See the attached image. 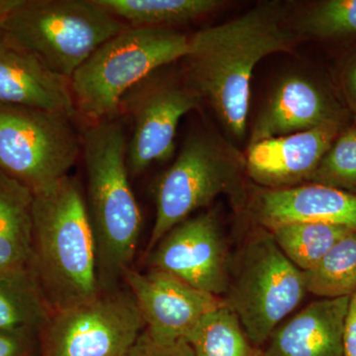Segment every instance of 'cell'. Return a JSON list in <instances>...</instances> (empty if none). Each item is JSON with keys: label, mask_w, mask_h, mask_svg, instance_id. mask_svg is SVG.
Listing matches in <instances>:
<instances>
[{"label": "cell", "mask_w": 356, "mask_h": 356, "mask_svg": "<svg viewBox=\"0 0 356 356\" xmlns=\"http://www.w3.org/2000/svg\"><path fill=\"white\" fill-rule=\"evenodd\" d=\"M51 315L29 266L0 269V331L40 334Z\"/></svg>", "instance_id": "cell-18"}, {"label": "cell", "mask_w": 356, "mask_h": 356, "mask_svg": "<svg viewBox=\"0 0 356 356\" xmlns=\"http://www.w3.org/2000/svg\"><path fill=\"white\" fill-rule=\"evenodd\" d=\"M250 212L262 228L290 222H320L356 231V196L317 184L255 193Z\"/></svg>", "instance_id": "cell-15"}, {"label": "cell", "mask_w": 356, "mask_h": 356, "mask_svg": "<svg viewBox=\"0 0 356 356\" xmlns=\"http://www.w3.org/2000/svg\"><path fill=\"white\" fill-rule=\"evenodd\" d=\"M348 125L325 124L306 132L252 145L248 147L245 172L255 184L266 189L291 188L304 182L309 184L334 140Z\"/></svg>", "instance_id": "cell-14"}, {"label": "cell", "mask_w": 356, "mask_h": 356, "mask_svg": "<svg viewBox=\"0 0 356 356\" xmlns=\"http://www.w3.org/2000/svg\"><path fill=\"white\" fill-rule=\"evenodd\" d=\"M0 103L76 115L70 81L0 30Z\"/></svg>", "instance_id": "cell-16"}, {"label": "cell", "mask_w": 356, "mask_h": 356, "mask_svg": "<svg viewBox=\"0 0 356 356\" xmlns=\"http://www.w3.org/2000/svg\"><path fill=\"white\" fill-rule=\"evenodd\" d=\"M74 117L0 103V170L34 194L69 177L81 153Z\"/></svg>", "instance_id": "cell-8"}, {"label": "cell", "mask_w": 356, "mask_h": 356, "mask_svg": "<svg viewBox=\"0 0 356 356\" xmlns=\"http://www.w3.org/2000/svg\"><path fill=\"white\" fill-rule=\"evenodd\" d=\"M151 76L133 88L121 103L120 110L127 112L133 123L127 156L131 177L142 175L154 163L172 158L180 120L202 102L186 81L180 83Z\"/></svg>", "instance_id": "cell-10"}, {"label": "cell", "mask_w": 356, "mask_h": 356, "mask_svg": "<svg viewBox=\"0 0 356 356\" xmlns=\"http://www.w3.org/2000/svg\"><path fill=\"white\" fill-rule=\"evenodd\" d=\"M189 38L170 28L128 26L70 79L76 114L93 123L116 118L122 100L133 88L161 67L186 57Z\"/></svg>", "instance_id": "cell-4"}, {"label": "cell", "mask_w": 356, "mask_h": 356, "mask_svg": "<svg viewBox=\"0 0 356 356\" xmlns=\"http://www.w3.org/2000/svg\"><path fill=\"white\" fill-rule=\"evenodd\" d=\"M19 3L20 0H0V23L6 19Z\"/></svg>", "instance_id": "cell-30"}, {"label": "cell", "mask_w": 356, "mask_h": 356, "mask_svg": "<svg viewBox=\"0 0 356 356\" xmlns=\"http://www.w3.org/2000/svg\"><path fill=\"white\" fill-rule=\"evenodd\" d=\"M127 27L96 0H20L0 23L14 43L70 81L100 46Z\"/></svg>", "instance_id": "cell-5"}, {"label": "cell", "mask_w": 356, "mask_h": 356, "mask_svg": "<svg viewBox=\"0 0 356 356\" xmlns=\"http://www.w3.org/2000/svg\"><path fill=\"white\" fill-rule=\"evenodd\" d=\"M304 275L307 291L320 298L350 297L356 291V231L339 240Z\"/></svg>", "instance_id": "cell-23"}, {"label": "cell", "mask_w": 356, "mask_h": 356, "mask_svg": "<svg viewBox=\"0 0 356 356\" xmlns=\"http://www.w3.org/2000/svg\"><path fill=\"white\" fill-rule=\"evenodd\" d=\"M307 292L303 271L262 228L231 259L228 289L222 299L240 320L250 341L262 348Z\"/></svg>", "instance_id": "cell-6"}, {"label": "cell", "mask_w": 356, "mask_h": 356, "mask_svg": "<svg viewBox=\"0 0 356 356\" xmlns=\"http://www.w3.org/2000/svg\"><path fill=\"white\" fill-rule=\"evenodd\" d=\"M317 184L356 196V126L343 129L312 175Z\"/></svg>", "instance_id": "cell-25"}, {"label": "cell", "mask_w": 356, "mask_h": 356, "mask_svg": "<svg viewBox=\"0 0 356 356\" xmlns=\"http://www.w3.org/2000/svg\"><path fill=\"white\" fill-rule=\"evenodd\" d=\"M353 124H355V125L356 126V116H353Z\"/></svg>", "instance_id": "cell-31"}, {"label": "cell", "mask_w": 356, "mask_h": 356, "mask_svg": "<svg viewBox=\"0 0 356 356\" xmlns=\"http://www.w3.org/2000/svg\"><path fill=\"white\" fill-rule=\"evenodd\" d=\"M294 43L282 6L264 2L236 19L191 37L184 58L185 81L209 103L227 131L243 139L255 67L267 56L291 50Z\"/></svg>", "instance_id": "cell-1"}, {"label": "cell", "mask_w": 356, "mask_h": 356, "mask_svg": "<svg viewBox=\"0 0 356 356\" xmlns=\"http://www.w3.org/2000/svg\"><path fill=\"white\" fill-rule=\"evenodd\" d=\"M353 120L341 96L329 84L307 76H287L275 86L257 115L248 147L325 124L348 125Z\"/></svg>", "instance_id": "cell-13"}, {"label": "cell", "mask_w": 356, "mask_h": 356, "mask_svg": "<svg viewBox=\"0 0 356 356\" xmlns=\"http://www.w3.org/2000/svg\"><path fill=\"white\" fill-rule=\"evenodd\" d=\"M34 198L28 187L0 170V269L29 264Z\"/></svg>", "instance_id": "cell-19"}, {"label": "cell", "mask_w": 356, "mask_h": 356, "mask_svg": "<svg viewBox=\"0 0 356 356\" xmlns=\"http://www.w3.org/2000/svg\"><path fill=\"white\" fill-rule=\"evenodd\" d=\"M29 266L53 313L103 291L86 196L76 177L34 194Z\"/></svg>", "instance_id": "cell-2"}, {"label": "cell", "mask_w": 356, "mask_h": 356, "mask_svg": "<svg viewBox=\"0 0 356 356\" xmlns=\"http://www.w3.org/2000/svg\"><path fill=\"white\" fill-rule=\"evenodd\" d=\"M344 356H356V291L350 296L343 327Z\"/></svg>", "instance_id": "cell-29"}, {"label": "cell", "mask_w": 356, "mask_h": 356, "mask_svg": "<svg viewBox=\"0 0 356 356\" xmlns=\"http://www.w3.org/2000/svg\"><path fill=\"white\" fill-rule=\"evenodd\" d=\"M287 259L306 273L351 229L320 222H290L267 229Z\"/></svg>", "instance_id": "cell-22"}, {"label": "cell", "mask_w": 356, "mask_h": 356, "mask_svg": "<svg viewBox=\"0 0 356 356\" xmlns=\"http://www.w3.org/2000/svg\"><path fill=\"white\" fill-rule=\"evenodd\" d=\"M0 356H40L39 334L0 331Z\"/></svg>", "instance_id": "cell-27"}, {"label": "cell", "mask_w": 356, "mask_h": 356, "mask_svg": "<svg viewBox=\"0 0 356 356\" xmlns=\"http://www.w3.org/2000/svg\"><path fill=\"white\" fill-rule=\"evenodd\" d=\"M339 84L343 104L353 116H356V49L344 60Z\"/></svg>", "instance_id": "cell-28"}, {"label": "cell", "mask_w": 356, "mask_h": 356, "mask_svg": "<svg viewBox=\"0 0 356 356\" xmlns=\"http://www.w3.org/2000/svg\"><path fill=\"white\" fill-rule=\"evenodd\" d=\"M98 4L129 27L170 28L214 13L217 0H96ZM124 23V22H123Z\"/></svg>", "instance_id": "cell-20"}, {"label": "cell", "mask_w": 356, "mask_h": 356, "mask_svg": "<svg viewBox=\"0 0 356 356\" xmlns=\"http://www.w3.org/2000/svg\"><path fill=\"white\" fill-rule=\"evenodd\" d=\"M145 331L125 285L55 312L39 334L40 356H127Z\"/></svg>", "instance_id": "cell-9"}, {"label": "cell", "mask_w": 356, "mask_h": 356, "mask_svg": "<svg viewBox=\"0 0 356 356\" xmlns=\"http://www.w3.org/2000/svg\"><path fill=\"white\" fill-rule=\"evenodd\" d=\"M127 356H196L184 339L161 343L143 332Z\"/></svg>", "instance_id": "cell-26"}, {"label": "cell", "mask_w": 356, "mask_h": 356, "mask_svg": "<svg viewBox=\"0 0 356 356\" xmlns=\"http://www.w3.org/2000/svg\"><path fill=\"white\" fill-rule=\"evenodd\" d=\"M300 30L322 41H356V0L317 2L304 14Z\"/></svg>", "instance_id": "cell-24"}, {"label": "cell", "mask_w": 356, "mask_h": 356, "mask_svg": "<svg viewBox=\"0 0 356 356\" xmlns=\"http://www.w3.org/2000/svg\"><path fill=\"white\" fill-rule=\"evenodd\" d=\"M149 268L172 274L192 286L224 297L228 289V245L213 212L180 222L151 250Z\"/></svg>", "instance_id": "cell-11"}, {"label": "cell", "mask_w": 356, "mask_h": 356, "mask_svg": "<svg viewBox=\"0 0 356 356\" xmlns=\"http://www.w3.org/2000/svg\"><path fill=\"white\" fill-rule=\"evenodd\" d=\"M128 140L118 117L91 124L81 136L86 201L102 290L122 285L124 273L133 267L142 231L143 215L130 184Z\"/></svg>", "instance_id": "cell-3"}, {"label": "cell", "mask_w": 356, "mask_h": 356, "mask_svg": "<svg viewBox=\"0 0 356 356\" xmlns=\"http://www.w3.org/2000/svg\"><path fill=\"white\" fill-rule=\"evenodd\" d=\"M350 299L312 302L274 330L261 356H344L343 327Z\"/></svg>", "instance_id": "cell-17"}, {"label": "cell", "mask_w": 356, "mask_h": 356, "mask_svg": "<svg viewBox=\"0 0 356 356\" xmlns=\"http://www.w3.org/2000/svg\"><path fill=\"white\" fill-rule=\"evenodd\" d=\"M243 170L240 154L220 138L208 131L192 132L156 184V219L147 254L170 229L218 196L228 194L240 200Z\"/></svg>", "instance_id": "cell-7"}, {"label": "cell", "mask_w": 356, "mask_h": 356, "mask_svg": "<svg viewBox=\"0 0 356 356\" xmlns=\"http://www.w3.org/2000/svg\"><path fill=\"white\" fill-rule=\"evenodd\" d=\"M122 281L137 303L145 332L161 343L185 339L204 316L226 304L222 297L159 269L140 273L130 267Z\"/></svg>", "instance_id": "cell-12"}, {"label": "cell", "mask_w": 356, "mask_h": 356, "mask_svg": "<svg viewBox=\"0 0 356 356\" xmlns=\"http://www.w3.org/2000/svg\"><path fill=\"white\" fill-rule=\"evenodd\" d=\"M184 339L196 356H261L227 304L204 316Z\"/></svg>", "instance_id": "cell-21"}]
</instances>
